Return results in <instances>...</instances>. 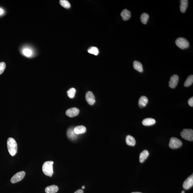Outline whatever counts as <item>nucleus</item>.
Instances as JSON below:
<instances>
[{"label": "nucleus", "instance_id": "obj_1", "mask_svg": "<svg viewBox=\"0 0 193 193\" xmlns=\"http://www.w3.org/2000/svg\"><path fill=\"white\" fill-rule=\"evenodd\" d=\"M7 148L9 153L11 156H13L17 152V144L14 138L10 137L7 141Z\"/></svg>", "mask_w": 193, "mask_h": 193}, {"label": "nucleus", "instance_id": "obj_2", "mask_svg": "<svg viewBox=\"0 0 193 193\" xmlns=\"http://www.w3.org/2000/svg\"><path fill=\"white\" fill-rule=\"evenodd\" d=\"M52 161H48L45 162L42 166V171L46 176L52 177L53 173V164Z\"/></svg>", "mask_w": 193, "mask_h": 193}, {"label": "nucleus", "instance_id": "obj_3", "mask_svg": "<svg viewBox=\"0 0 193 193\" xmlns=\"http://www.w3.org/2000/svg\"><path fill=\"white\" fill-rule=\"evenodd\" d=\"M175 43L178 47L182 49H186L189 46V42L186 39L184 38H178L176 39Z\"/></svg>", "mask_w": 193, "mask_h": 193}, {"label": "nucleus", "instance_id": "obj_4", "mask_svg": "<svg viewBox=\"0 0 193 193\" xmlns=\"http://www.w3.org/2000/svg\"><path fill=\"white\" fill-rule=\"evenodd\" d=\"M181 135L184 139L191 141H193V131L192 129H185L181 132Z\"/></svg>", "mask_w": 193, "mask_h": 193}, {"label": "nucleus", "instance_id": "obj_5", "mask_svg": "<svg viewBox=\"0 0 193 193\" xmlns=\"http://www.w3.org/2000/svg\"><path fill=\"white\" fill-rule=\"evenodd\" d=\"M182 141L176 137H172L170 139L169 144V147L172 149L177 148L182 146Z\"/></svg>", "mask_w": 193, "mask_h": 193}, {"label": "nucleus", "instance_id": "obj_6", "mask_svg": "<svg viewBox=\"0 0 193 193\" xmlns=\"http://www.w3.org/2000/svg\"><path fill=\"white\" fill-rule=\"evenodd\" d=\"M26 173L24 171H21L17 172L11 178V182L13 184L20 182L24 178Z\"/></svg>", "mask_w": 193, "mask_h": 193}, {"label": "nucleus", "instance_id": "obj_7", "mask_svg": "<svg viewBox=\"0 0 193 193\" xmlns=\"http://www.w3.org/2000/svg\"><path fill=\"white\" fill-rule=\"evenodd\" d=\"M79 112L80 110L78 109L76 107H73L67 109L65 113L67 116L70 117H73L78 115Z\"/></svg>", "mask_w": 193, "mask_h": 193}, {"label": "nucleus", "instance_id": "obj_8", "mask_svg": "<svg viewBox=\"0 0 193 193\" xmlns=\"http://www.w3.org/2000/svg\"><path fill=\"white\" fill-rule=\"evenodd\" d=\"M86 99L87 103L90 105H94L96 102L94 94L91 91H88L86 93Z\"/></svg>", "mask_w": 193, "mask_h": 193}, {"label": "nucleus", "instance_id": "obj_9", "mask_svg": "<svg viewBox=\"0 0 193 193\" xmlns=\"http://www.w3.org/2000/svg\"><path fill=\"white\" fill-rule=\"evenodd\" d=\"M193 175H192L188 177V178L184 181L183 185L184 189L188 190L193 186Z\"/></svg>", "mask_w": 193, "mask_h": 193}, {"label": "nucleus", "instance_id": "obj_10", "mask_svg": "<svg viewBox=\"0 0 193 193\" xmlns=\"http://www.w3.org/2000/svg\"><path fill=\"white\" fill-rule=\"evenodd\" d=\"M179 80L178 76L175 74L171 77L170 80L169 82V86L171 88H174L176 87Z\"/></svg>", "mask_w": 193, "mask_h": 193}, {"label": "nucleus", "instance_id": "obj_11", "mask_svg": "<svg viewBox=\"0 0 193 193\" xmlns=\"http://www.w3.org/2000/svg\"><path fill=\"white\" fill-rule=\"evenodd\" d=\"M74 128H69L67 131V137L71 140H75L77 138V134L74 132Z\"/></svg>", "mask_w": 193, "mask_h": 193}, {"label": "nucleus", "instance_id": "obj_12", "mask_svg": "<svg viewBox=\"0 0 193 193\" xmlns=\"http://www.w3.org/2000/svg\"><path fill=\"white\" fill-rule=\"evenodd\" d=\"M121 16L124 21H127L131 17V13L128 9H125L121 12Z\"/></svg>", "mask_w": 193, "mask_h": 193}, {"label": "nucleus", "instance_id": "obj_13", "mask_svg": "<svg viewBox=\"0 0 193 193\" xmlns=\"http://www.w3.org/2000/svg\"><path fill=\"white\" fill-rule=\"evenodd\" d=\"M148 102V99L146 96H142L138 101V106L140 108L144 107Z\"/></svg>", "mask_w": 193, "mask_h": 193}, {"label": "nucleus", "instance_id": "obj_14", "mask_svg": "<svg viewBox=\"0 0 193 193\" xmlns=\"http://www.w3.org/2000/svg\"><path fill=\"white\" fill-rule=\"evenodd\" d=\"M58 187L56 185H52L48 186L45 188L46 193H55L58 190Z\"/></svg>", "mask_w": 193, "mask_h": 193}, {"label": "nucleus", "instance_id": "obj_15", "mask_svg": "<svg viewBox=\"0 0 193 193\" xmlns=\"http://www.w3.org/2000/svg\"><path fill=\"white\" fill-rule=\"evenodd\" d=\"M74 132L77 134H83L86 131V128L83 126H78L74 128Z\"/></svg>", "mask_w": 193, "mask_h": 193}, {"label": "nucleus", "instance_id": "obj_16", "mask_svg": "<svg viewBox=\"0 0 193 193\" xmlns=\"http://www.w3.org/2000/svg\"><path fill=\"white\" fill-rule=\"evenodd\" d=\"M180 2V10L181 12L184 13L188 8V0H181Z\"/></svg>", "mask_w": 193, "mask_h": 193}, {"label": "nucleus", "instance_id": "obj_17", "mask_svg": "<svg viewBox=\"0 0 193 193\" xmlns=\"http://www.w3.org/2000/svg\"><path fill=\"white\" fill-rule=\"evenodd\" d=\"M156 123V121L152 118H147L142 121V123L146 126H150L154 125Z\"/></svg>", "mask_w": 193, "mask_h": 193}, {"label": "nucleus", "instance_id": "obj_18", "mask_svg": "<svg viewBox=\"0 0 193 193\" xmlns=\"http://www.w3.org/2000/svg\"><path fill=\"white\" fill-rule=\"evenodd\" d=\"M133 67L134 69L137 71L140 72H143V66L141 62L136 61H134L133 63Z\"/></svg>", "mask_w": 193, "mask_h": 193}, {"label": "nucleus", "instance_id": "obj_19", "mask_svg": "<svg viewBox=\"0 0 193 193\" xmlns=\"http://www.w3.org/2000/svg\"><path fill=\"white\" fill-rule=\"evenodd\" d=\"M126 141V144L129 146H134L136 144V140L134 137L131 136H127Z\"/></svg>", "mask_w": 193, "mask_h": 193}, {"label": "nucleus", "instance_id": "obj_20", "mask_svg": "<svg viewBox=\"0 0 193 193\" xmlns=\"http://www.w3.org/2000/svg\"><path fill=\"white\" fill-rule=\"evenodd\" d=\"M149 155L148 151L146 150H144L140 153V162L143 163L147 159Z\"/></svg>", "mask_w": 193, "mask_h": 193}, {"label": "nucleus", "instance_id": "obj_21", "mask_svg": "<svg viewBox=\"0 0 193 193\" xmlns=\"http://www.w3.org/2000/svg\"><path fill=\"white\" fill-rule=\"evenodd\" d=\"M149 18V16L148 14L146 13H143L141 14L140 19H141V22L143 24H146L147 23Z\"/></svg>", "mask_w": 193, "mask_h": 193}, {"label": "nucleus", "instance_id": "obj_22", "mask_svg": "<svg viewBox=\"0 0 193 193\" xmlns=\"http://www.w3.org/2000/svg\"><path fill=\"white\" fill-rule=\"evenodd\" d=\"M193 82V76L191 75L189 76L187 78L185 83H184V86L186 87H188V86H191Z\"/></svg>", "mask_w": 193, "mask_h": 193}, {"label": "nucleus", "instance_id": "obj_23", "mask_svg": "<svg viewBox=\"0 0 193 193\" xmlns=\"http://www.w3.org/2000/svg\"><path fill=\"white\" fill-rule=\"evenodd\" d=\"M88 52L89 53L93 54L95 55H99V51L97 48L92 47L89 48L88 50Z\"/></svg>", "mask_w": 193, "mask_h": 193}, {"label": "nucleus", "instance_id": "obj_24", "mask_svg": "<svg viewBox=\"0 0 193 193\" xmlns=\"http://www.w3.org/2000/svg\"><path fill=\"white\" fill-rule=\"evenodd\" d=\"M59 3L62 7L66 9L70 8L71 6L70 2L67 0H60Z\"/></svg>", "mask_w": 193, "mask_h": 193}, {"label": "nucleus", "instance_id": "obj_25", "mask_svg": "<svg viewBox=\"0 0 193 193\" xmlns=\"http://www.w3.org/2000/svg\"><path fill=\"white\" fill-rule=\"evenodd\" d=\"M76 90L74 88H72L67 91L68 96L71 99H73L74 97Z\"/></svg>", "mask_w": 193, "mask_h": 193}, {"label": "nucleus", "instance_id": "obj_26", "mask_svg": "<svg viewBox=\"0 0 193 193\" xmlns=\"http://www.w3.org/2000/svg\"><path fill=\"white\" fill-rule=\"evenodd\" d=\"M23 55L26 57H30L32 55V51L28 48H26L23 50Z\"/></svg>", "mask_w": 193, "mask_h": 193}, {"label": "nucleus", "instance_id": "obj_27", "mask_svg": "<svg viewBox=\"0 0 193 193\" xmlns=\"http://www.w3.org/2000/svg\"><path fill=\"white\" fill-rule=\"evenodd\" d=\"M6 64L4 62H0V75L3 73L5 70Z\"/></svg>", "mask_w": 193, "mask_h": 193}, {"label": "nucleus", "instance_id": "obj_28", "mask_svg": "<svg viewBox=\"0 0 193 193\" xmlns=\"http://www.w3.org/2000/svg\"><path fill=\"white\" fill-rule=\"evenodd\" d=\"M188 104L191 107L193 106V97H192L188 99Z\"/></svg>", "mask_w": 193, "mask_h": 193}, {"label": "nucleus", "instance_id": "obj_29", "mask_svg": "<svg viewBox=\"0 0 193 193\" xmlns=\"http://www.w3.org/2000/svg\"><path fill=\"white\" fill-rule=\"evenodd\" d=\"M74 193H83V191L82 190L79 189L76 191Z\"/></svg>", "mask_w": 193, "mask_h": 193}, {"label": "nucleus", "instance_id": "obj_30", "mask_svg": "<svg viewBox=\"0 0 193 193\" xmlns=\"http://www.w3.org/2000/svg\"><path fill=\"white\" fill-rule=\"evenodd\" d=\"M3 10L1 9L0 8V15H1V14H3Z\"/></svg>", "mask_w": 193, "mask_h": 193}, {"label": "nucleus", "instance_id": "obj_31", "mask_svg": "<svg viewBox=\"0 0 193 193\" xmlns=\"http://www.w3.org/2000/svg\"><path fill=\"white\" fill-rule=\"evenodd\" d=\"M82 189H84V188H85L84 186H82Z\"/></svg>", "mask_w": 193, "mask_h": 193}, {"label": "nucleus", "instance_id": "obj_32", "mask_svg": "<svg viewBox=\"0 0 193 193\" xmlns=\"http://www.w3.org/2000/svg\"><path fill=\"white\" fill-rule=\"evenodd\" d=\"M132 193H142L141 192H132Z\"/></svg>", "mask_w": 193, "mask_h": 193}, {"label": "nucleus", "instance_id": "obj_33", "mask_svg": "<svg viewBox=\"0 0 193 193\" xmlns=\"http://www.w3.org/2000/svg\"><path fill=\"white\" fill-rule=\"evenodd\" d=\"M182 193H185V191H182Z\"/></svg>", "mask_w": 193, "mask_h": 193}]
</instances>
